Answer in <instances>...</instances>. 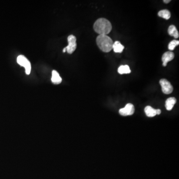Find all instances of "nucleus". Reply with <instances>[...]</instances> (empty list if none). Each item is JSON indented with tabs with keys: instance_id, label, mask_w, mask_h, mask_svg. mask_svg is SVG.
<instances>
[{
	"instance_id": "nucleus-1",
	"label": "nucleus",
	"mask_w": 179,
	"mask_h": 179,
	"mask_svg": "<svg viewBox=\"0 0 179 179\" xmlns=\"http://www.w3.org/2000/svg\"><path fill=\"white\" fill-rule=\"evenodd\" d=\"M94 29L99 35H106L112 30V24L108 20L100 18L97 20L94 24Z\"/></svg>"
},
{
	"instance_id": "nucleus-2",
	"label": "nucleus",
	"mask_w": 179,
	"mask_h": 179,
	"mask_svg": "<svg viewBox=\"0 0 179 179\" xmlns=\"http://www.w3.org/2000/svg\"><path fill=\"white\" fill-rule=\"evenodd\" d=\"M96 44L102 51L109 52L113 49L114 42L106 35H99L96 38Z\"/></svg>"
},
{
	"instance_id": "nucleus-3",
	"label": "nucleus",
	"mask_w": 179,
	"mask_h": 179,
	"mask_svg": "<svg viewBox=\"0 0 179 179\" xmlns=\"http://www.w3.org/2000/svg\"><path fill=\"white\" fill-rule=\"evenodd\" d=\"M17 62L19 65L25 68V73L29 75L31 71V64L29 60L24 55H19L17 58Z\"/></svg>"
},
{
	"instance_id": "nucleus-4",
	"label": "nucleus",
	"mask_w": 179,
	"mask_h": 179,
	"mask_svg": "<svg viewBox=\"0 0 179 179\" xmlns=\"http://www.w3.org/2000/svg\"><path fill=\"white\" fill-rule=\"evenodd\" d=\"M68 45L66 47V51L69 54H72L76 49V38L73 35H69L68 37Z\"/></svg>"
},
{
	"instance_id": "nucleus-5",
	"label": "nucleus",
	"mask_w": 179,
	"mask_h": 179,
	"mask_svg": "<svg viewBox=\"0 0 179 179\" xmlns=\"http://www.w3.org/2000/svg\"><path fill=\"white\" fill-rule=\"evenodd\" d=\"M160 84L161 86L162 90L165 94H170L173 91V87L171 83L165 79L160 80Z\"/></svg>"
},
{
	"instance_id": "nucleus-6",
	"label": "nucleus",
	"mask_w": 179,
	"mask_h": 179,
	"mask_svg": "<svg viewBox=\"0 0 179 179\" xmlns=\"http://www.w3.org/2000/svg\"><path fill=\"white\" fill-rule=\"evenodd\" d=\"M135 111L134 105L132 104H128L124 108L120 109L119 110V114L123 116L132 115Z\"/></svg>"
},
{
	"instance_id": "nucleus-7",
	"label": "nucleus",
	"mask_w": 179,
	"mask_h": 179,
	"mask_svg": "<svg viewBox=\"0 0 179 179\" xmlns=\"http://www.w3.org/2000/svg\"><path fill=\"white\" fill-rule=\"evenodd\" d=\"M174 58V53L172 52L167 51L164 53V54L162 56V60L163 61V66H166L167 63L173 60Z\"/></svg>"
},
{
	"instance_id": "nucleus-8",
	"label": "nucleus",
	"mask_w": 179,
	"mask_h": 179,
	"mask_svg": "<svg viewBox=\"0 0 179 179\" xmlns=\"http://www.w3.org/2000/svg\"><path fill=\"white\" fill-rule=\"evenodd\" d=\"M51 81L53 84L56 85L61 83L62 78L59 75V73L55 70H53L52 72Z\"/></svg>"
},
{
	"instance_id": "nucleus-9",
	"label": "nucleus",
	"mask_w": 179,
	"mask_h": 179,
	"mask_svg": "<svg viewBox=\"0 0 179 179\" xmlns=\"http://www.w3.org/2000/svg\"><path fill=\"white\" fill-rule=\"evenodd\" d=\"M176 99L174 97H171L168 98L166 101L165 106L167 110H171L173 107H174L175 104L176 103Z\"/></svg>"
},
{
	"instance_id": "nucleus-10",
	"label": "nucleus",
	"mask_w": 179,
	"mask_h": 179,
	"mask_svg": "<svg viewBox=\"0 0 179 179\" xmlns=\"http://www.w3.org/2000/svg\"><path fill=\"white\" fill-rule=\"evenodd\" d=\"M168 34L172 37L175 38H178L179 37V34L178 30L177 29L176 26L174 25H171L168 28Z\"/></svg>"
},
{
	"instance_id": "nucleus-11",
	"label": "nucleus",
	"mask_w": 179,
	"mask_h": 179,
	"mask_svg": "<svg viewBox=\"0 0 179 179\" xmlns=\"http://www.w3.org/2000/svg\"><path fill=\"white\" fill-rule=\"evenodd\" d=\"M124 48V46L122 45L119 41H116L113 44V49L114 52L122 53Z\"/></svg>"
},
{
	"instance_id": "nucleus-12",
	"label": "nucleus",
	"mask_w": 179,
	"mask_h": 179,
	"mask_svg": "<svg viewBox=\"0 0 179 179\" xmlns=\"http://www.w3.org/2000/svg\"><path fill=\"white\" fill-rule=\"evenodd\" d=\"M144 111L147 116L148 117H155L157 115L156 110L154 109L153 108H152L151 106L149 105L146 106Z\"/></svg>"
},
{
	"instance_id": "nucleus-13",
	"label": "nucleus",
	"mask_w": 179,
	"mask_h": 179,
	"mask_svg": "<svg viewBox=\"0 0 179 179\" xmlns=\"http://www.w3.org/2000/svg\"><path fill=\"white\" fill-rule=\"evenodd\" d=\"M118 72L120 74H129L131 72V70L128 65H121L118 68Z\"/></svg>"
},
{
	"instance_id": "nucleus-14",
	"label": "nucleus",
	"mask_w": 179,
	"mask_h": 179,
	"mask_svg": "<svg viewBox=\"0 0 179 179\" xmlns=\"http://www.w3.org/2000/svg\"><path fill=\"white\" fill-rule=\"evenodd\" d=\"M158 15L165 20H169L171 17V13L167 10H163L158 12Z\"/></svg>"
},
{
	"instance_id": "nucleus-15",
	"label": "nucleus",
	"mask_w": 179,
	"mask_h": 179,
	"mask_svg": "<svg viewBox=\"0 0 179 179\" xmlns=\"http://www.w3.org/2000/svg\"><path fill=\"white\" fill-rule=\"evenodd\" d=\"M179 44V40H173L169 43L168 49L170 50H174L175 48Z\"/></svg>"
},
{
	"instance_id": "nucleus-16",
	"label": "nucleus",
	"mask_w": 179,
	"mask_h": 179,
	"mask_svg": "<svg viewBox=\"0 0 179 179\" xmlns=\"http://www.w3.org/2000/svg\"><path fill=\"white\" fill-rule=\"evenodd\" d=\"M161 113V111L160 110V109H157L156 110V114H160Z\"/></svg>"
},
{
	"instance_id": "nucleus-17",
	"label": "nucleus",
	"mask_w": 179,
	"mask_h": 179,
	"mask_svg": "<svg viewBox=\"0 0 179 179\" xmlns=\"http://www.w3.org/2000/svg\"><path fill=\"white\" fill-rule=\"evenodd\" d=\"M164 3H166V4H168V3H170V0H164L163 1Z\"/></svg>"
},
{
	"instance_id": "nucleus-18",
	"label": "nucleus",
	"mask_w": 179,
	"mask_h": 179,
	"mask_svg": "<svg viewBox=\"0 0 179 179\" xmlns=\"http://www.w3.org/2000/svg\"><path fill=\"white\" fill-rule=\"evenodd\" d=\"M66 51V47H65L64 49H63V52H65Z\"/></svg>"
}]
</instances>
